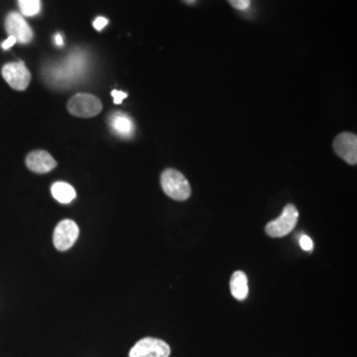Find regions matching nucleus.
Instances as JSON below:
<instances>
[{"mask_svg":"<svg viewBox=\"0 0 357 357\" xmlns=\"http://www.w3.org/2000/svg\"><path fill=\"white\" fill-rule=\"evenodd\" d=\"M160 185L168 197L185 202L191 196V185L187 178L175 168H167L160 175Z\"/></svg>","mask_w":357,"mask_h":357,"instance_id":"1","label":"nucleus"},{"mask_svg":"<svg viewBox=\"0 0 357 357\" xmlns=\"http://www.w3.org/2000/svg\"><path fill=\"white\" fill-rule=\"evenodd\" d=\"M68 112L77 118H93L102 112V102L89 93H78L68 101Z\"/></svg>","mask_w":357,"mask_h":357,"instance_id":"2","label":"nucleus"},{"mask_svg":"<svg viewBox=\"0 0 357 357\" xmlns=\"http://www.w3.org/2000/svg\"><path fill=\"white\" fill-rule=\"evenodd\" d=\"M298 218H299V212H298L296 206L293 204H287L284 206L281 216L266 224L265 230H266L268 236L273 238L284 237L289 233H291L294 228L296 227Z\"/></svg>","mask_w":357,"mask_h":357,"instance_id":"3","label":"nucleus"},{"mask_svg":"<svg viewBox=\"0 0 357 357\" xmlns=\"http://www.w3.org/2000/svg\"><path fill=\"white\" fill-rule=\"evenodd\" d=\"M169 345L155 337L142 339L128 352V357H169Z\"/></svg>","mask_w":357,"mask_h":357,"instance_id":"4","label":"nucleus"},{"mask_svg":"<svg viewBox=\"0 0 357 357\" xmlns=\"http://www.w3.org/2000/svg\"><path fill=\"white\" fill-rule=\"evenodd\" d=\"M79 236V228L73 220H63L53 231V245L57 250H69Z\"/></svg>","mask_w":357,"mask_h":357,"instance_id":"5","label":"nucleus"},{"mask_svg":"<svg viewBox=\"0 0 357 357\" xmlns=\"http://www.w3.org/2000/svg\"><path fill=\"white\" fill-rule=\"evenodd\" d=\"M1 76L13 90L23 91L31 82V73L23 61L8 63L1 68Z\"/></svg>","mask_w":357,"mask_h":357,"instance_id":"6","label":"nucleus"},{"mask_svg":"<svg viewBox=\"0 0 357 357\" xmlns=\"http://www.w3.org/2000/svg\"><path fill=\"white\" fill-rule=\"evenodd\" d=\"M333 151L351 166L357 165V137L354 132H342L333 139Z\"/></svg>","mask_w":357,"mask_h":357,"instance_id":"7","label":"nucleus"},{"mask_svg":"<svg viewBox=\"0 0 357 357\" xmlns=\"http://www.w3.org/2000/svg\"><path fill=\"white\" fill-rule=\"evenodd\" d=\"M4 26H6L8 36H13L16 38V41H19L22 44H28L33 38V31L24 20L22 13H8L6 17V22H4Z\"/></svg>","mask_w":357,"mask_h":357,"instance_id":"8","label":"nucleus"},{"mask_svg":"<svg viewBox=\"0 0 357 357\" xmlns=\"http://www.w3.org/2000/svg\"><path fill=\"white\" fill-rule=\"evenodd\" d=\"M26 168L35 174H48L57 167V162L48 151L36 150L26 155Z\"/></svg>","mask_w":357,"mask_h":357,"instance_id":"9","label":"nucleus"},{"mask_svg":"<svg viewBox=\"0 0 357 357\" xmlns=\"http://www.w3.org/2000/svg\"><path fill=\"white\" fill-rule=\"evenodd\" d=\"M109 123L115 134L122 138H130L134 134V122L123 113H113L109 118Z\"/></svg>","mask_w":357,"mask_h":357,"instance_id":"10","label":"nucleus"},{"mask_svg":"<svg viewBox=\"0 0 357 357\" xmlns=\"http://www.w3.org/2000/svg\"><path fill=\"white\" fill-rule=\"evenodd\" d=\"M230 291L237 301L246 299L249 294V287H248V277L243 271L233 273L230 278Z\"/></svg>","mask_w":357,"mask_h":357,"instance_id":"11","label":"nucleus"},{"mask_svg":"<svg viewBox=\"0 0 357 357\" xmlns=\"http://www.w3.org/2000/svg\"><path fill=\"white\" fill-rule=\"evenodd\" d=\"M52 196L61 204H69L76 199V190L65 181H57L52 185Z\"/></svg>","mask_w":357,"mask_h":357,"instance_id":"12","label":"nucleus"},{"mask_svg":"<svg viewBox=\"0 0 357 357\" xmlns=\"http://www.w3.org/2000/svg\"><path fill=\"white\" fill-rule=\"evenodd\" d=\"M19 7L22 15L24 16H36L41 10L40 0H19Z\"/></svg>","mask_w":357,"mask_h":357,"instance_id":"13","label":"nucleus"},{"mask_svg":"<svg viewBox=\"0 0 357 357\" xmlns=\"http://www.w3.org/2000/svg\"><path fill=\"white\" fill-rule=\"evenodd\" d=\"M230 6L238 11H245L250 6V0H227Z\"/></svg>","mask_w":357,"mask_h":357,"instance_id":"14","label":"nucleus"},{"mask_svg":"<svg viewBox=\"0 0 357 357\" xmlns=\"http://www.w3.org/2000/svg\"><path fill=\"white\" fill-rule=\"evenodd\" d=\"M301 248L303 249V250H306V252H311L312 249H314V243H312V240L308 237V236H302L301 237Z\"/></svg>","mask_w":357,"mask_h":357,"instance_id":"15","label":"nucleus"},{"mask_svg":"<svg viewBox=\"0 0 357 357\" xmlns=\"http://www.w3.org/2000/svg\"><path fill=\"white\" fill-rule=\"evenodd\" d=\"M112 96H113V98H114L115 105H121V103L123 102L125 98H128V93L121 91V90H113V91H112Z\"/></svg>","mask_w":357,"mask_h":357,"instance_id":"16","label":"nucleus"},{"mask_svg":"<svg viewBox=\"0 0 357 357\" xmlns=\"http://www.w3.org/2000/svg\"><path fill=\"white\" fill-rule=\"evenodd\" d=\"M109 20L106 17H97L94 22H93V26L97 29V31H102L105 26H107Z\"/></svg>","mask_w":357,"mask_h":357,"instance_id":"17","label":"nucleus"},{"mask_svg":"<svg viewBox=\"0 0 357 357\" xmlns=\"http://www.w3.org/2000/svg\"><path fill=\"white\" fill-rule=\"evenodd\" d=\"M16 43H17V41H16V38H13V36H8V38H6V40L3 41V44H1V50L7 51V50H10L11 47H13Z\"/></svg>","mask_w":357,"mask_h":357,"instance_id":"18","label":"nucleus"},{"mask_svg":"<svg viewBox=\"0 0 357 357\" xmlns=\"http://www.w3.org/2000/svg\"><path fill=\"white\" fill-rule=\"evenodd\" d=\"M54 41H56V44H57L59 47H61V45L64 44V41H63V36H61L60 33H57V35H56V38H54Z\"/></svg>","mask_w":357,"mask_h":357,"instance_id":"19","label":"nucleus"},{"mask_svg":"<svg viewBox=\"0 0 357 357\" xmlns=\"http://www.w3.org/2000/svg\"><path fill=\"white\" fill-rule=\"evenodd\" d=\"M188 1H193V0H188Z\"/></svg>","mask_w":357,"mask_h":357,"instance_id":"20","label":"nucleus"}]
</instances>
